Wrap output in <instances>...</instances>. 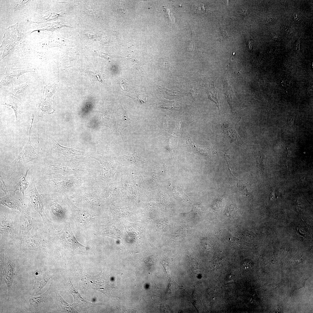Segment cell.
Returning <instances> with one entry per match:
<instances>
[{
    "label": "cell",
    "instance_id": "1",
    "mask_svg": "<svg viewBox=\"0 0 313 313\" xmlns=\"http://www.w3.org/2000/svg\"><path fill=\"white\" fill-rule=\"evenodd\" d=\"M34 172L31 179L40 187L42 194L61 198L64 195L72 194L92 178L41 172L35 170Z\"/></svg>",
    "mask_w": 313,
    "mask_h": 313
},
{
    "label": "cell",
    "instance_id": "2",
    "mask_svg": "<svg viewBox=\"0 0 313 313\" xmlns=\"http://www.w3.org/2000/svg\"><path fill=\"white\" fill-rule=\"evenodd\" d=\"M56 237L64 251L71 254L85 252L89 249L77 241L73 233L70 224L68 223L66 224L63 230L56 234Z\"/></svg>",
    "mask_w": 313,
    "mask_h": 313
},
{
    "label": "cell",
    "instance_id": "3",
    "mask_svg": "<svg viewBox=\"0 0 313 313\" xmlns=\"http://www.w3.org/2000/svg\"><path fill=\"white\" fill-rule=\"evenodd\" d=\"M31 119L29 137L27 142L21 152L8 165V167L12 169L24 166L25 165L33 160L48 156L46 153L38 151L32 145L30 141V132L34 118H32Z\"/></svg>",
    "mask_w": 313,
    "mask_h": 313
},
{
    "label": "cell",
    "instance_id": "4",
    "mask_svg": "<svg viewBox=\"0 0 313 313\" xmlns=\"http://www.w3.org/2000/svg\"><path fill=\"white\" fill-rule=\"evenodd\" d=\"M21 247L24 250H32L49 253L50 248L46 238V233L32 229L22 242Z\"/></svg>",
    "mask_w": 313,
    "mask_h": 313
},
{
    "label": "cell",
    "instance_id": "5",
    "mask_svg": "<svg viewBox=\"0 0 313 313\" xmlns=\"http://www.w3.org/2000/svg\"><path fill=\"white\" fill-rule=\"evenodd\" d=\"M15 261L8 254L1 252V275L5 281L8 289V297L11 295L12 286L15 275Z\"/></svg>",
    "mask_w": 313,
    "mask_h": 313
},
{
    "label": "cell",
    "instance_id": "6",
    "mask_svg": "<svg viewBox=\"0 0 313 313\" xmlns=\"http://www.w3.org/2000/svg\"><path fill=\"white\" fill-rule=\"evenodd\" d=\"M30 183L26 190L25 198L30 202L36 211L40 214L45 225L49 226L50 222L48 219L44 208V199L36 188L35 184L31 179Z\"/></svg>",
    "mask_w": 313,
    "mask_h": 313
},
{
    "label": "cell",
    "instance_id": "7",
    "mask_svg": "<svg viewBox=\"0 0 313 313\" xmlns=\"http://www.w3.org/2000/svg\"><path fill=\"white\" fill-rule=\"evenodd\" d=\"M31 166L20 167L13 170L10 178V185L14 188L13 191L21 193L25 197V192L29 185L28 174Z\"/></svg>",
    "mask_w": 313,
    "mask_h": 313
},
{
    "label": "cell",
    "instance_id": "8",
    "mask_svg": "<svg viewBox=\"0 0 313 313\" xmlns=\"http://www.w3.org/2000/svg\"><path fill=\"white\" fill-rule=\"evenodd\" d=\"M86 282L88 288L97 290L107 296H110L111 290L115 288L109 284L108 276L103 270L96 275L87 274Z\"/></svg>",
    "mask_w": 313,
    "mask_h": 313
},
{
    "label": "cell",
    "instance_id": "9",
    "mask_svg": "<svg viewBox=\"0 0 313 313\" xmlns=\"http://www.w3.org/2000/svg\"><path fill=\"white\" fill-rule=\"evenodd\" d=\"M24 198L19 220V229L18 237L21 243L33 227L30 208L26 204Z\"/></svg>",
    "mask_w": 313,
    "mask_h": 313
},
{
    "label": "cell",
    "instance_id": "10",
    "mask_svg": "<svg viewBox=\"0 0 313 313\" xmlns=\"http://www.w3.org/2000/svg\"><path fill=\"white\" fill-rule=\"evenodd\" d=\"M0 232L3 236L16 237L18 235L19 221L14 219L10 213H1Z\"/></svg>",
    "mask_w": 313,
    "mask_h": 313
},
{
    "label": "cell",
    "instance_id": "11",
    "mask_svg": "<svg viewBox=\"0 0 313 313\" xmlns=\"http://www.w3.org/2000/svg\"><path fill=\"white\" fill-rule=\"evenodd\" d=\"M51 139V149L50 154L61 159H72L84 155V152L73 148L63 146L53 139Z\"/></svg>",
    "mask_w": 313,
    "mask_h": 313
},
{
    "label": "cell",
    "instance_id": "12",
    "mask_svg": "<svg viewBox=\"0 0 313 313\" xmlns=\"http://www.w3.org/2000/svg\"><path fill=\"white\" fill-rule=\"evenodd\" d=\"M30 273L34 278L32 293L33 295H35L45 287L51 277V275L50 272L46 267L38 268L35 271L31 272Z\"/></svg>",
    "mask_w": 313,
    "mask_h": 313
},
{
    "label": "cell",
    "instance_id": "13",
    "mask_svg": "<svg viewBox=\"0 0 313 313\" xmlns=\"http://www.w3.org/2000/svg\"><path fill=\"white\" fill-rule=\"evenodd\" d=\"M6 195L0 199V204L11 209L21 212L23 199L17 194V192L6 190Z\"/></svg>",
    "mask_w": 313,
    "mask_h": 313
},
{
    "label": "cell",
    "instance_id": "14",
    "mask_svg": "<svg viewBox=\"0 0 313 313\" xmlns=\"http://www.w3.org/2000/svg\"><path fill=\"white\" fill-rule=\"evenodd\" d=\"M93 157L99 161L101 165L100 177L108 180L114 176L115 173L113 161L111 159L104 156H94Z\"/></svg>",
    "mask_w": 313,
    "mask_h": 313
},
{
    "label": "cell",
    "instance_id": "15",
    "mask_svg": "<svg viewBox=\"0 0 313 313\" xmlns=\"http://www.w3.org/2000/svg\"><path fill=\"white\" fill-rule=\"evenodd\" d=\"M48 290L42 294L36 296H31L29 299V310L32 312H36L41 310L46 305L48 298L52 292V284Z\"/></svg>",
    "mask_w": 313,
    "mask_h": 313
},
{
    "label": "cell",
    "instance_id": "16",
    "mask_svg": "<svg viewBox=\"0 0 313 313\" xmlns=\"http://www.w3.org/2000/svg\"><path fill=\"white\" fill-rule=\"evenodd\" d=\"M119 110V113L117 115V121L118 131L121 134L125 127L128 126L132 127L138 124V121L132 120L129 118L123 108L120 107Z\"/></svg>",
    "mask_w": 313,
    "mask_h": 313
},
{
    "label": "cell",
    "instance_id": "17",
    "mask_svg": "<svg viewBox=\"0 0 313 313\" xmlns=\"http://www.w3.org/2000/svg\"><path fill=\"white\" fill-rule=\"evenodd\" d=\"M68 283L69 289L74 298V303L72 305L83 309L95 306L99 304L91 303L83 299L73 286L70 280L68 281Z\"/></svg>",
    "mask_w": 313,
    "mask_h": 313
},
{
    "label": "cell",
    "instance_id": "18",
    "mask_svg": "<svg viewBox=\"0 0 313 313\" xmlns=\"http://www.w3.org/2000/svg\"><path fill=\"white\" fill-rule=\"evenodd\" d=\"M2 104L9 106L14 112L17 123L20 120L23 113L22 108L20 101L12 95L7 96L2 101Z\"/></svg>",
    "mask_w": 313,
    "mask_h": 313
},
{
    "label": "cell",
    "instance_id": "19",
    "mask_svg": "<svg viewBox=\"0 0 313 313\" xmlns=\"http://www.w3.org/2000/svg\"><path fill=\"white\" fill-rule=\"evenodd\" d=\"M186 143L190 148L196 150V151L205 155L211 156L217 153L216 151L211 147L201 146L196 144L192 141L190 137L187 139Z\"/></svg>",
    "mask_w": 313,
    "mask_h": 313
},
{
    "label": "cell",
    "instance_id": "20",
    "mask_svg": "<svg viewBox=\"0 0 313 313\" xmlns=\"http://www.w3.org/2000/svg\"><path fill=\"white\" fill-rule=\"evenodd\" d=\"M37 114L39 117H42L45 114L53 113L55 110L52 108L49 101L44 99L40 101L37 104Z\"/></svg>",
    "mask_w": 313,
    "mask_h": 313
},
{
    "label": "cell",
    "instance_id": "21",
    "mask_svg": "<svg viewBox=\"0 0 313 313\" xmlns=\"http://www.w3.org/2000/svg\"><path fill=\"white\" fill-rule=\"evenodd\" d=\"M6 75L12 77H16L17 78L21 75L28 72H34V68L24 69L21 68H12L6 67L5 68Z\"/></svg>",
    "mask_w": 313,
    "mask_h": 313
},
{
    "label": "cell",
    "instance_id": "22",
    "mask_svg": "<svg viewBox=\"0 0 313 313\" xmlns=\"http://www.w3.org/2000/svg\"><path fill=\"white\" fill-rule=\"evenodd\" d=\"M55 292L57 305L63 311L68 312H77L70 305L67 303L64 300L58 292Z\"/></svg>",
    "mask_w": 313,
    "mask_h": 313
},
{
    "label": "cell",
    "instance_id": "23",
    "mask_svg": "<svg viewBox=\"0 0 313 313\" xmlns=\"http://www.w3.org/2000/svg\"><path fill=\"white\" fill-rule=\"evenodd\" d=\"M237 187L240 193L246 196L253 197V190L251 185L240 181L238 183Z\"/></svg>",
    "mask_w": 313,
    "mask_h": 313
},
{
    "label": "cell",
    "instance_id": "24",
    "mask_svg": "<svg viewBox=\"0 0 313 313\" xmlns=\"http://www.w3.org/2000/svg\"><path fill=\"white\" fill-rule=\"evenodd\" d=\"M134 150L133 154H128L123 156L136 166H141L144 164V159L139 154L135 152L134 149Z\"/></svg>",
    "mask_w": 313,
    "mask_h": 313
},
{
    "label": "cell",
    "instance_id": "25",
    "mask_svg": "<svg viewBox=\"0 0 313 313\" xmlns=\"http://www.w3.org/2000/svg\"><path fill=\"white\" fill-rule=\"evenodd\" d=\"M127 58L131 62L132 64L134 67L139 71V72L141 73V67L140 64L136 59L135 55L133 52L129 54L127 56Z\"/></svg>",
    "mask_w": 313,
    "mask_h": 313
},
{
    "label": "cell",
    "instance_id": "26",
    "mask_svg": "<svg viewBox=\"0 0 313 313\" xmlns=\"http://www.w3.org/2000/svg\"><path fill=\"white\" fill-rule=\"evenodd\" d=\"M27 83L21 85L12 86V89L14 92L17 94L22 93L27 90L29 86Z\"/></svg>",
    "mask_w": 313,
    "mask_h": 313
},
{
    "label": "cell",
    "instance_id": "27",
    "mask_svg": "<svg viewBox=\"0 0 313 313\" xmlns=\"http://www.w3.org/2000/svg\"><path fill=\"white\" fill-rule=\"evenodd\" d=\"M13 78L12 77L6 75L4 76L0 82V88H1L4 86H8L10 85L13 82Z\"/></svg>",
    "mask_w": 313,
    "mask_h": 313
},
{
    "label": "cell",
    "instance_id": "28",
    "mask_svg": "<svg viewBox=\"0 0 313 313\" xmlns=\"http://www.w3.org/2000/svg\"><path fill=\"white\" fill-rule=\"evenodd\" d=\"M201 5H194L192 6L191 8L192 10L195 13H200L201 12L203 13L204 12L205 10L203 6H202Z\"/></svg>",
    "mask_w": 313,
    "mask_h": 313
},
{
    "label": "cell",
    "instance_id": "29",
    "mask_svg": "<svg viewBox=\"0 0 313 313\" xmlns=\"http://www.w3.org/2000/svg\"><path fill=\"white\" fill-rule=\"evenodd\" d=\"M254 265V263L251 260L248 259L244 260L241 263L242 266L245 268H248L252 267Z\"/></svg>",
    "mask_w": 313,
    "mask_h": 313
},
{
    "label": "cell",
    "instance_id": "30",
    "mask_svg": "<svg viewBox=\"0 0 313 313\" xmlns=\"http://www.w3.org/2000/svg\"><path fill=\"white\" fill-rule=\"evenodd\" d=\"M225 281L227 283L233 282V279L232 275L230 274H228L226 278Z\"/></svg>",
    "mask_w": 313,
    "mask_h": 313
},
{
    "label": "cell",
    "instance_id": "31",
    "mask_svg": "<svg viewBox=\"0 0 313 313\" xmlns=\"http://www.w3.org/2000/svg\"><path fill=\"white\" fill-rule=\"evenodd\" d=\"M275 19L272 17H268L266 19V22L267 23H271L274 21Z\"/></svg>",
    "mask_w": 313,
    "mask_h": 313
},
{
    "label": "cell",
    "instance_id": "32",
    "mask_svg": "<svg viewBox=\"0 0 313 313\" xmlns=\"http://www.w3.org/2000/svg\"><path fill=\"white\" fill-rule=\"evenodd\" d=\"M139 100L140 102L142 103L145 102L146 101V98L142 96V95H141V96H139Z\"/></svg>",
    "mask_w": 313,
    "mask_h": 313
},
{
    "label": "cell",
    "instance_id": "33",
    "mask_svg": "<svg viewBox=\"0 0 313 313\" xmlns=\"http://www.w3.org/2000/svg\"><path fill=\"white\" fill-rule=\"evenodd\" d=\"M294 19V20L296 21H299V19L297 15V14L295 13L293 15Z\"/></svg>",
    "mask_w": 313,
    "mask_h": 313
},
{
    "label": "cell",
    "instance_id": "34",
    "mask_svg": "<svg viewBox=\"0 0 313 313\" xmlns=\"http://www.w3.org/2000/svg\"><path fill=\"white\" fill-rule=\"evenodd\" d=\"M285 31L286 33H291V29L289 28H288Z\"/></svg>",
    "mask_w": 313,
    "mask_h": 313
},
{
    "label": "cell",
    "instance_id": "35",
    "mask_svg": "<svg viewBox=\"0 0 313 313\" xmlns=\"http://www.w3.org/2000/svg\"><path fill=\"white\" fill-rule=\"evenodd\" d=\"M235 52H234V50H233V55L232 56V57L231 58V60H233L234 59L235 57Z\"/></svg>",
    "mask_w": 313,
    "mask_h": 313
}]
</instances>
